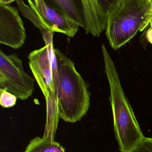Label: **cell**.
<instances>
[{
    "label": "cell",
    "instance_id": "obj_3",
    "mask_svg": "<svg viewBox=\"0 0 152 152\" xmlns=\"http://www.w3.org/2000/svg\"><path fill=\"white\" fill-rule=\"evenodd\" d=\"M152 20L150 0H121L107 15L105 34L110 45L114 50L120 49Z\"/></svg>",
    "mask_w": 152,
    "mask_h": 152
},
{
    "label": "cell",
    "instance_id": "obj_7",
    "mask_svg": "<svg viewBox=\"0 0 152 152\" xmlns=\"http://www.w3.org/2000/svg\"><path fill=\"white\" fill-rule=\"evenodd\" d=\"M84 16V29L87 34L99 37L106 29L107 14L97 0H81Z\"/></svg>",
    "mask_w": 152,
    "mask_h": 152
},
{
    "label": "cell",
    "instance_id": "obj_4",
    "mask_svg": "<svg viewBox=\"0 0 152 152\" xmlns=\"http://www.w3.org/2000/svg\"><path fill=\"white\" fill-rule=\"evenodd\" d=\"M53 37L44 39V47L31 52L28 56L29 66L45 97L46 109L58 108L59 79Z\"/></svg>",
    "mask_w": 152,
    "mask_h": 152
},
{
    "label": "cell",
    "instance_id": "obj_11",
    "mask_svg": "<svg viewBox=\"0 0 152 152\" xmlns=\"http://www.w3.org/2000/svg\"><path fill=\"white\" fill-rule=\"evenodd\" d=\"M23 152H66L59 143L45 137H37L30 140Z\"/></svg>",
    "mask_w": 152,
    "mask_h": 152
},
{
    "label": "cell",
    "instance_id": "obj_16",
    "mask_svg": "<svg viewBox=\"0 0 152 152\" xmlns=\"http://www.w3.org/2000/svg\"><path fill=\"white\" fill-rule=\"evenodd\" d=\"M17 0H0V4H9Z\"/></svg>",
    "mask_w": 152,
    "mask_h": 152
},
{
    "label": "cell",
    "instance_id": "obj_12",
    "mask_svg": "<svg viewBox=\"0 0 152 152\" xmlns=\"http://www.w3.org/2000/svg\"><path fill=\"white\" fill-rule=\"evenodd\" d=\"M0 104L4 108H10L16 104L18 97L12 93L0 88Z\"/></svg>",
    "mask_w": 152,
    "mask_h": 152
},
{
    "label": "cell",
    "instance_id": "obj_15",
    "mask_svg": "<svg viewBox=\"0 0 152 152\" xmlns=\"http://www.w3.org/2000/svg\"><path fill=\"white\" fill-rule=\"evenodd\" d=\"M151 27L148 29L146 33V38L147 41L152 44V20L151 21Z\"/></svg>",
    "mask_w": 152,
    "mask_h": 152
},
{
    "label": "cell",
    "instance_id": "obj_10",
    "mask_svg": "<svg viewBox=\"0 0 152 152\" xmlns=\"http://www.w3.org/2000/svg\"><path fill=\"white\" fill-rule=\"evenodd\" d=\"M29 4H26L23 0H17L16 4L19 11L23 17L31 21L38 28L42 35L47 32L55 33L52 26L47 22L39 12L33 0H27Z\"/></svg>",
    "mask_w": 152,
    "mask_h": 152
},
{
    "label": "cell",
    "instance_id": "obj_8",
    "mask_svg": "<svg viewBox=\"0 0 152 152\" xmlns=\"http://www.w3.org/2000/svg\"><path fill=\"white\" fill-rule=\"evenodd\" d=\"M46 20L54 28L55 32L61 33L69 37H74L78 31L79 26L65 15L47 5L43 0L37 8Z\"/></svg>",
    "mask_w": 152,
    "mask_h": 152
},
{
    "label": "cell",
    "instance_id": "obj_18",
    "mask_svg": "<svg viewBox=\"0 0 152 152\" xmlns=\"http://www.w3.org/2000/svg\"><path fill=\"white\" fill-rule=\"evenodd\" d=\"M150 1H151V4L152 5V0H150Z\"/></svg>",
    "mask_w": 152,
    "mask_h": 152
},
{
    "label": "cell",
    "instance_id": "obj_2",
    "mask_svg": "<svg viewBox=\"0 0 152 152\" xmlns=\"http://www.w3.org/2000/svg\"><path fill=\"white\" fill-rule=\"evenodd\" d=\"M58 69L57 99L60 118L69 123L79 121L90 105L88 86L75 64L59 49H55Z\"/></svg>",
    "mask_w": 152,
    "mask_h": 152
},
{
    "label": "cell",
    "instance_id": "obj_5",
    "mask_svg": "<svg viewBox=\"0 0 152 152\" xmlns=\"http://www.w3.org/2000/svg\"><path fill=\"white\" fill-rule=\"evenodd\" d=\"M35 80L25 72L22 61L18 55H7L0 50V88L25 101L34 93Z\"/></svg>",
    "mask_w": 152,
    "mask_h": 152
},
{
    "label": "cell",
    "instance_id": "obj_17",
    "mask_svg": "<svg viewBox=\"0 0 152 152\" xmlns=\"http://www.w3.org/2000/svg\"><path fill=\"white\" fill-rule=\"evenodd\" d=\"M33 1H34V3L35 4L36 7V8H37L38 7V5H39V3L42 0H33Z\"/></svg>",
    "mask_w": 152,
    "mask_h": 152
},
{
    "label": "cell",
    "instance_id": "obj_9",
    "mask_svg": "<svg viewBox=\"0 0 152 152\" xmlns=\"http://www.w3.org/2000/svg\"><path fill=\"white\" fill-rule=\"evenodd\" d=\"M48 6L84 28V7L81 0H43Z\"/></svg>",
    "mask_w": 152,
    "mask_h": 152
},
{
    "label": "cell",
    "instance_id": "obj_1",
    "mask_svg": "<svg viewBox=\"0 0 152 152\" xmlns=\"http://www.w3.org/2000/svg\"><path fill=\"white\" fill-rule=\"evenodd\" d=\"M105 72L109 84L115 137L121 152L132 151L145 138L120 84L119 76L104 45H102Z\"/></svg>",
    "mask_w": 152,
    "mask_h": 152
},
{
    "label": "cell",
    "instance_id": "obj_6",
    "mask_svg": "<svg viewBox=\"0 0 152 152\" xmlns=\"http://www.w3.org/2000/svg\"><path fill=\"white\" fill-rule=\"evenodd\" d=\"M18 11L9 4H0V43L14 49L21 48L26 38Z\"/></svg>",
    "mask_w": 152,
    "mask_h": 152
},
{
    "label": "cell",
    "instance_id": "obj_13",
    "mask_svg": "<svg viewBox=\"0 0 152 152\" xmlns=\"http://www.w3.org/2000/svg\"><path fill=\"white\" fill-rule=\"evenodd\" d=\"M130 152H152V138L145 137Z\"/></svg>",
    "mask_w": 152,
    "mask_h": 152
},
{
    "label": "cell",
    "instance_id": "obj_14",
    "mask_svg": "<svg viewBox=\"0 0 152 152\" xmlns=\"http://www.w3.org/2000/svg\"><path fill=\"white\" fill-rule=\"evenodd\" d=\"M121 0H97L102 9L107 13H108L114 9Z\"/></svg>",
    "mask_w": 152,
    "mask_h": 152
}]
</instances>
